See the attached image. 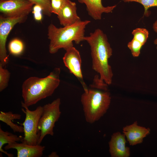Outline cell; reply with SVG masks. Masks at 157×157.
Returning <instances> with one entry per match:
<instances>
[{
  "label": "cell",
  "instance_id": "obj_1",
  "mask_svg": "<svg viewBox=\"0 0 157 157\" xmlns=\"http://www.w3.org/2000/svg\"><path fill=\"white\" fill-rule=\"evenodd\" d=\"M108 85L97 75L92 83L84 89L81 101L85 119L89 123L98 121L109 108L111 97Z\"/></svg>",
  "mask_w": 157,
  "mask_h": 157
},
{
  "label": "cell",
  "instance_id": "obj_4",
  "mask_svg": "<svg viewBox=\"0 0 157 157\" xmlns=\"http://www.w3.org/2000/svg\"><path fill=\"white\" fill-rule=\"evenodd\" d=\"M90 22L88 20H81L72 25L60 28L50 24L48 28L47 33L50 40L49 53H55L62 48L65 50L74 46L73 41L78 44L84 41L85 29Z\"/></svg>",
  "mask_w": 157,
  "mask_h": 157
},
{
  "label": "cell",
  "instance_id": "obj_8",
  "mask_svg": "<svg viewBox=\"0 0 157 157\" xmlns=\"http://www.w3.org/2000/svg\"><path fill=\"white\" fill-rule=\"evenodd\" d=\"M34 5L28 0H0V11L5 17L28 15Z\"/></svg>",
  "mask_w": 157,
  "mask_h": 157
},
{
  "label": "cell",
  "instance_id": "obj_7",
  "mask_svg": "<svg viewBox=\"0 0 157 157\" xmlns=\"http://www.w3.org/2000/svg\"><path fill=\"white\" fill-rule=\"evenodd\" d=\"M27 15L7 17H0V64L3 67L8 63V56L6 49V42L11 30L17 24L23 22Z\"/></svg>",
  "mask_w": 157,
  "mask_h": 157
},
{
  "label": "cell",
  "instance_id": "obj_2",
  "mask_svg": "<svg viewBox=\"0 0 157 157\" xmlns=\"http://www.w3.org/2000/svg\"><path fill=\"white\" fill-rule=\"evenodd\" d=\"M84 40L90 47L93 69L99 74L101 80L110 85L113 73L108 60L112 55L113 50L107 35L98 28L89 35L85 36Z\"/></svg>",
  "mask_w": 157,
  "mask_h": 157
},
{
  "label": "cell",
  "instance_id": "obj_20",
  "mask_svg": "<svg viewBox=\"0 0 157 157\" xmlns=\"http://www.w3.org/2000/svg\"><path fill=\"white\" fill-rule=\"evenodd\" d=\"M33 3L34 5L40 6L43 13L49 16H51L52 13L51 6V0H28Z\"/></svg>",
  "mask_w": 157,
  "mask_h": 157
},
{
  "label": "cell",
  "instance_id": "obj_21",
  "mask_svg": "<svg viewBox=\"0 0 157 157\" xmlns=\"http://www.w3.org/2000/svg\"><path fill=\"white\" fill-rule=\"evenodd\" d=\"M125 2H136L142 5L144 7V16H148L149 15L148 9L152 7L157 6V0H123Z\"/></svg>",
  "mask_w": 157,
  "mask_h": 157
},
{
  "label": "cell",
  "instance_id": "obj_11",
  "mask_svg": "<svg viewBox=\"0 0 157 157\" xmlns=\"http://www.w3.org/2000/svg\"><path fill=\"white\" fill-rule=\"evenodd\" d=\"M45 147L37 144L30 145L17 142L8 144L4 147L6 150L15 149L17 151V157H40L43 154Z\"/></svg>",
  "mask_w": 157,
  "mask_h": 157
},
{
  "label": "cell",
  "instance_id": "obj_9",
  "mask_svg": "<svg viewBox=\"0 0 157 157\" xmlns=\"http://www.w3.org/2000/svg\"><path fill=\"white\" fill-rule=\"evenodd\" d=\"M66 51L63 58L65 66L70 73L76 77L82 84L83 89L87 87L84 82L82 73L81 59L79 51L74 46Z\"/></svg>",
  "mask_w": 157,
  "mask_h": 157
},
{
  "label": "cell",
  "instance_id": "obj_27",
  "mask_svg": "<svg viewBox=\"0 0 157 157\" xmlns=\"http://www.w3.org/2000/svg\"><path fill=\"white\" fill-rule=\"evenodd\" d=\"M154 43L155 44H157V38L155 40L154 42ZM156 49H157V46L156 47Z\"/></svg>",
  "mask_w": 157,
  "mask_h": 157
},
{
  "label": "cell",
  "instance_id": "obj_24",
  "mask_svg": "<svg viewBox=\"0 0 157 157\" xmlns=\"http://www.w3.org/2000/svg\"><path fill=\"white\" fill-rule=\"evenodd\" d=\"M33 13L35 19L37 21H41L42 18V9L40 6L35 5L33 8Z\"/></svg>",
  "mask_w": 157,
  "mask_h": 157
},
{
  "label": "cell",
  "instance_id": "obj_6",
  "mask_svg": "<svg viewBox=\"0 0 157 157\" xmlns=\"http://www.w3.org/2000/svg\"><path fill=\"white\" fill-rule=\"evenodd\" d=\"M22 112L25 114V120L22 124L23 126L24 136L22 142L31 145L38 144L39 136L37 128L39 119L43 111L42 106L37 107L34 110L29 109L23 101L21 102Z\"/></svg>",
  "mask_w": 157,
  "mask_h": 157
},
{
  "label": "cell",
  "instance_id": "obj_28",
  "mask_svg": "<svg viewBox=\"0 0 157 157\" xmlns=\"http://www.w3.org/2000/svg\"></svg>",
  "mask_w": 157,
  "mask_h": 157
},
{
  "label": "cell",
  "instance_id": "obj_3",
  "mask_svg": "<svg viewBox=\"0 0 157 157\" xmlns=\"http://www.w3.org/2000/svg\"><path fill=\"white\" fill-rule=\"evenodd\" d=\"M60 69L56 67L46 77L33 76L25 80L22 86L24 104L28 107L51 96L60 84Z\"/></svg>",
  "mask_w": 157,
  "mask_h": 157
},
{
  "label": "cell",
  "instance_id": "obj_10",
  "mask_svg": "<svg viewBox=\"0 0 157 157\" xmlns=\"http://www.w3.org/2000/svg\"><path fill=\"white\" fill-rule=\"evenodd\" d=\"M125 135L120 132L115 133L109 142V151L112 157H129L130 155L129 147L126 146Z\"/></svg>",
  "mask_w": 157,
  "mask_h": 157
},
{
  "label": "cell",
  "instance_id": "obj_5",
  "mask_svg": "<svg viewBox=\"0 0 157 157\" xmlns=\"http://www.w3.org/2000/svg\"><path fill=\"white\" fill-rule=\"evenodd\" d=\"M60 99L58 98L50 103L42 106L43 111L39 119L37 133L39 136L38 144H40L46 135L53 136V128L61 114L60 109Z\"/></svg>",
  "mask_w": 157,
  "mask_h": 157
},
{
  "label": "cell",
  "instance_id": "obj_23",
  "mask_svg": "<svg viewBox=\"0 0 157 157\" xmlns=\"http://www.w3.org/2000/svg\"><path fill=\"white\" fill-rule=\"evenodd\" d=\"M69 0H51V12L57 15L66 2Z\"/></svg>",
  "mask_w": 157,
  "mask_h": 157
},
{
  "label": "cell",
  "instance_id": "obj_16",
  "mask_svg": "<svg viewBox=\"0 0 157 157\" xmlns=\"http://www.w3.org/2000/svg\"><path fill=\"white\" fill-rule=\"evenodd\" d=\"M23 138L8 131H3L0 128V151L6 154L9 157H13L14 155L8 153L3 149V146L6 144H10L16 142L22 141Z\"/></svg>",
  "mask_w": 157,
  "mask_h": 157
},
{
  "label": "cell",
  "instance_id": "obj_15",
  "mask_svg": "<svg viewBox=\"0 0 157 157\" xmlns=\"http://www.w3.org/2000/svg\"><path fill=\"white\" fill-rule=\"evenodd\" d=\"M21 115L19 114L13 113L11 111L5 112L1 111L0 112V120L8 126L14 132L22 133L24 132L23 127L15 124L12 120L14 119H19Z\"/></svg>",
  "mask_w": 157,
  "mask_h": 157
},
{
  "label": "cell",
  "instance_id": "obj_22",
  "mask_svg": "<svg viewBox=\"0 0 157 157\" xmlns=\"http://www.w3.org/2000/svg\"><path fill=\"white\" fill-rule=\"evenodd\" d=\"M143 46L141 43L133 38L127 44V47L131 50V54L134 57L139 56Z\"/></svg>",
  "mask_w": 157,
  "mask_h": 157
},
{
  "label": "cell",
  "instance_id": "obj_14",
  "mask_svg": "<svg viewBox=\"0 0 157 157\" xmlns=\"http://www.w3.org/2000/svg\"><path fill=\"white\" fill-rule=\"evenodd\" d=\"M80 3L84 4L88 15L93 19L100 20L102 14L109 13L112 12L116 5L104 6L101 0H77Z\"/></svg>",
  "mask_w": 157,
  "mask_h": 157
},
{
  "label": "cell",
  "instance_id": "obj_17",
  "mask_svg": "<svg viewBox=\"0 0 157 157\" xmlns=\"http://www.w3.org/2000/svg\"><path fill=\"white\" fill-rule=\"evenodd\" d=\"M24 49L23 42L18 39L12 40L8 45V49L11 54L17 56L21 54Z\"/></svg>",
  "mask_w": 157,
  "mask_h": 157
},
{
  "label": "cell",
  "instance_id": "obj_19",
  "mask_svg": "<svg viewBox=\"0 0 157 157\" xmlns=\"http://www.w3.org/2000/svg\"><path fill=\"white\" fill-rule=\"evenodd\" d=\"M10 73L7 69L3 68L0 64V91L1 92L8 86Z\"/></svg>",
  "mask_w": 157,
  "mask_h": 157
},
{
  "label": "cell",
  "instance_id": "obj_13",
  "mask_svg": "<svg viewBox=\"0 0 157 157\" xmlns=\"http://www.w3.org/2000/svg\"><path fill=\"white\" fill-rule=\"evenodd\" d=\"M123 132L129 144L134 145L142 142L143 138L149 133L150 129L138 126L136 121L124 127Z\"/></svg>",
  "mask_w": 157,
  "mask_h": 157
},
{
  "label": "cell",
  "instance_id": "obj_26",
  "mask_svg": "<svg viewBox=\"0 0 157 157\" xmlns=\"http://www.w3.org/2000/svg\"><path fill=\"white\" fill-rule=\"evenodd\" d=\"M49 157H59L57 153L56 152H52L51 154L48 156Z\"/></svg>",
  "mask_w": 157,
  "mask_h": 157
},
{
  "label": "cell",
  "instance_id": "obj_18",
  "mask_svg": "<svg viewBox=\"0 0 157 157\" xmlns=\"http://www.w3.org/2000/svg\"><path fill=\"white\" fill-rule=\"evenodd\" d=\"M133 38L140 42L143 45L146 42L149 37L148 31L143 28H137L132 32Z\"/></svg>",
  "mask_w": 157,
  "mask_h": 157
},
{
  "label": "cell",
  "instance_id": "obj_12",
  "mask_svg": "<svg viewBox=\"0 0 157 157\" xmlns=\"http://www.w3.org/2000/svg\"><path fill=\"white\" fill-rule=\"evenodd\" d=\"M57 15L60 24L63 26L72 25L81 20L77 13L76 3L70 0L66 2Z\"/></svg>",
  "mask_w": 157,
  "mask_h": 157
},
{
  "label": "cell",
  "instance_id": "obj_25",
  "mask_svg": "<svg viewBox=\"0 0 157 157\" xmlns=\"http://www.w3.org/2000/svg\"><path fill=\"white\" fill-rule=\"evenodd\" d=\"M153 28L154 31L155 32L157 33V20H156L153 24Z\"/></svg>",
  "mask_w": 157,
  "mask_h": 157
}]
</instances>
